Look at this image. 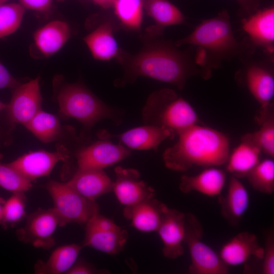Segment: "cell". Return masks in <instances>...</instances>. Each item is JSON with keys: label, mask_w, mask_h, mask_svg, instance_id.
<instances>
[{"label": "cell", "mask_w": 274, "mask_h": 274, "mask_svg": "<svg viewBox=\"0 0 274 274\" xmlns=\"http://www.w3.org/2000/svg\"><path fill=\"white\" fill-rule=\"evenodd\" d=\"M144 34L143 45L136 53L130 54L122 49L116 58L124 74L115 82L122 87L145 77L184 88L187 80L195 76L204 79L211 76L196 63L191 51L179 50L175 43Z\"/></svg>", "instance_id": "6da1fadb"}, {"label": "cell", "mask_w": 274, "mask_h": 274, "mask_svg": "<svg viewBox=\"0 0 274 274\" xmlns=\"http://www.w3.org/2000/svg\"><path fill=\"white\" fill-rule=\"evenodd\" d=\"M229 15L226 10L215 17L202 21L188 36L177 41V47L189 45L196 47V64L210 76L213 68L234 58H246L254 51L249 41H238L233 34Z\"/></svg>", "instance_id": "7a4b0ae2"}, {"label": "cell", "mask_w": 274, "mask_h": 274, "mask_svg": "<svg viewBox=\"0 0 274 274\" xmlns=\"http://www.w3.org/2000/svg\"><path fill=\"white\" fill-rule=\"evenodd\" d=\"M177 134L178 141L163 154L168 169L185 172L195 166L209 167L225 164L230 142L224 133L198 124Z\"/></svg>", "instance_id": "3957f363"}, {"label": "cell", "mask_w": 274, "mask_h": 274, "mask_svg": "<svg viewBox=\"0 0 274 274\" xmlns=\"http://www.w3.org/2000/svg\"><path fill=\"white\" fill-rule=\"evenodd\" d=\"M53 84L60 115L65 118L77 120L85 131L104 119L117 124L120 123L121 113L105 104L84 85L60 82L59 77L55 78Z\"/></svg>", "instance_id": "277c9868"}, {"label": "cell", "mask_w": 274, "mask_h": 274, "mask_svg": "<svg viewBox=\"0 0 274 274\" xmlns=\"http://www.w3.org/2000/svg\"><path fill=\"white\" fill-rule=\"evenodd\" d=\"M145 125L163 127L179 132L198 124L192 106L172 89L163 88L152 92L142 111Z\"/></svg>", "instance_id": "5b68a950"}, {"label": "cell", "mask_w": 274, "mask_h": 274, "mask_svg": "<svg viewBox=\"0 0 274 274\" xmlns=\"http://www.w3.org/2000/svg\"><path fill=\"white\" fill-rule=\"evenodd\" d=\"M46 187L52 199V208L59 218L60 227L71 223L85 224L99 213L95 201L83 196L66 183L50 180Z\"/></svg>", "instance_id": "8992f818"}, {"label": "cell", "mask_w": 274, "mask_h": 274, "mask_svg": "<svg viewBox=\"0 0 274 274\" xmlns=\"http://www.w3.org/2000/svg\"><path fill=\"white\" fill-rule=\"evenodd\" d=\"M203 231L198 218L191 213L186 214L184 244L190 253L191 274H227L226 265L211 247L202 241Z\"/></svg>", "instance_id": "52a82bcc"}, {"label": "cell", "mask_w": 274, "mask_h": 274, "mask_svg": "<svg viewBox=\"0 0 274 274\" xmlns=\"http://www.w3.org/2000/svg\"><path fill=\"white\" fill-rule=\"evenodd\" d=\"M57 226L60 222L53 208L39 209L27 216L25 225L16 234L24 243L48 250L55 244L53 235Z\"/></svg>", "instance_id": "ba28073f"}, {"label": "cell", "mask_w": 274, "mask_h": 274, "mask_svg": "<svg viewBox=\"0 0 274 274\" xmlns=\"http://www.w3.org/2000/svg\"><path fill=\"white\" fill-rule=\"evenodd\" d=\"M244 76L249 92L260 105L259 113L256 117L259 123L273 108V71L265 63L250 61L247 62L244 68Z\"/></svg>", "instance_id": "9c48e42d"}, {"label": "cell", "mask_w": 274, "mask_h": 274, "mask_svg": "<svg viewBox=\"0 0 274 274\" xmlns=\"http://www.w3.org/2000/svg\"><path fill=\"white\" fill-rule=\"evenodd\" d=\"M40 80L37 77L12 89L11 100L5 109L10 123L24 125L42 110Z\"/></svg>", "instance_id": "30bf717a"}, {"label": "cell", "mask_w": 274, "mask_h": 274, "mask_svg": "<svg viewBox=\"0 0 274 274\" xmlns=\"http://www.w3.org/2000/svg\"><path fill=\"white\" fill-rule=\"evenodd\" d=\"M70 156L68 150L64 146L60 145L54 152H29L9 164L32 182L39 178L48 176L59 161H66Z\"/></svg>", "instance_id": "8fae6325"}, {"label": "cell", "mask_w": 274, "mask_h": 274, "mask_svg": "<svg viewBox=\"0 0 274 274\" xmlns=\"http://www.w3.org/2000/svg\"><path fill=\"white\" fill-rule=\"evenodd\" d=\"M79 150L76 153L78 168L104 169L128 157L130 150L119 143L101 139Z\"/></svg>", "instance_id": "7c38bea8"}, {"label": "cell", "mask_w": 274, "mask_h": 274, "mask_svg": "<svg viewBox=\"0 0 274 274\" xmlns=\"http://www.w3.org/2000/svg\"><path fill=\"white\" fill-rule=\"evenodd\" d=\"M115 173L116 179L113 190L117 199L125 207L134 205L154 197L155 190L140 179L137 170L117 166Z\"/></svg>", "instance_id": "4fadbf2b"}, {"label": "cell", "mask_w": 274, "mask_h": 274, "mask_svg": "<svg viewBox=\"0 0 274 274\" xmlns=\"http://www.w3.org/2000/svg\"><path fill=\"white\" fill-rule=\"evenodd\" d=\"M176 133L166 128L145 125L129 129L120 134H112L103 130L99 134L100 139L115 138L128 148L135 150L156 151L160 144L167 139H173Z\"/></svg>", "instance_id": "5bb4252c"}, {"label": "cell", "mask_w": 274, "mask_h": 274, "mask_svg": "<svg viewBox=\"0 0 274 274\" xmlns=\"http://www.w3.org/2000/svg\"><path fill=\"white\" fill-rule=\"evenodd\" d=\"M186 214L168 208L157 230L163 243L162 254L168 259H176L184 253Z\"/></svg>", "instance_id": "9a60e30c"}, {"label": "cell", "mask_w": 274, "mask_h": 274, "mask_svg": "<svg viewBox=\"0 0 274 274\" xmlns=\"http://www.w3.org/2000/svg\"><path fill=\"white\" fill-rule=\"evenodd\" d=\"M244 30L254 47L262 48L268 53L273 52L274 8L270 6L258 10L244 18L242 21Z\"/></svg>", "instance_id": "2e32d148"}, {"label": "cell", "mask_w": 274, "mask_h": 274, "mask_svg": "<svg viewBox=\"0 0 274 274\" xmlns=\"http://www.w3.org/2000/svg\"><path fill=\"white\" fill-rule=\"evenodd\" d=\"M219 255L228 266H236L245 263L252 257L262 260L263 248L259 244L255 234L243 231L224 244Z\"/></svg>", "instance_id": "e0dca14e"}, {"label": "cell", "mask_w": 274, "mask_h": 274, "mask_svg": "<svg viewBox=\"0 0 274 274\" xmlns=\"http://www.w3.org/2000/svg\"><path fill=\"white\" fill-rule=\"evenodd\" d=\"M168 208L155 198L134 205L125 207L123 215L131 225L142 232L157 231L162 217Z\"/></svg>", "instance_id": "ac0fdd59"}, {"label": "cell", "mask_w": 274, "mask_h": 274, "mask_svg": "<svg viewBox=\"0 0 274 274\" xmlns=\"http://www.w3.org/2000/svg\"><path fill=\"white\" fill-rule=\"evenodd\" d=\"M66 183L83 196L95 201L113 190L114 182L102 169L78 168Z\"/></svg>", "instance_id": "d6986e66"}, {"label": "cell", "mask_w": 274, "mask_h": 274, "mask_svg": "<svg viewBox=\"0 0 274 274\" xmlns=\"http://www.w3.org/2000/svg\"><path fill=\"white\" fill-rule=\"evenodd\" d=\"M218 201L222 217L231 225L236 226L248 210V192L239 179L231 176L225 195H219Z\"/></svg>", "instance_id": "ffe728a7"}, {"label": "cell", "mask_w": 274, "mask_h": 274, "mask_svg": "<svg viewBox=\"0 0 274 274\" xmlns=\"http://www.w3.org/2000/svg\"><path fill=\"white\" fill-rule=\"evenodd\" d=\"M114 32L113 23L107 20L83 38L95 59L101 61L116 59L121 49L118 46Z\"/></svg>", "instance_id": "44dd1931"}, {"label": "cell", "mask_w": 274, "mask_h": 274, "mask_svg": "<svg viewBox=\"0 0 274 274\" xmlns=\"http://www.w3.org/2000/svg\"><path fill=\"white\" fill-rule=\"evenodd\" d=\"M226 173L215 166L206 167L194 176L181 177L179 189L183 193L197 191L209 196L221 194L226 182Z\"/></svg>", "instance_id": "7402d4cb"}, {"label": "cell", "mask_w": 274, "mask_h": 274, "mask_svg": "<svg viewBox=\"0 0 274 274\" xmlns=\"http://www.w3.org/2000/svg\"><path fill=\"white\" fill-rule=\"evenodd\" d=\"M83 247H90L110 255H116L124 248L128 238L126 230L119 226L115 229H101L85 224Z\"/></svg>", "instance_id": "603a6c76"}, {"label": "cell", "mask_w": 274, "mask_h": 274, "mask_svg": "<svg viewBox=\"0 0 274 274\" xmlns=\"http://www.w3.org/2000/svg\"><path fill=\"white\" fill-rule=\"evenodd\" d=\"M71 28L65 21L53 20L38 29L33 33L36 47L46 57L60 50L71 37Z\"/></svg>", "instance_id": "cb8c5ba5"}, {"label": "cell", "mask_w": 274, "mask_h": 274, "mask_svg": "<svg viewBox=\"0 0 274 274\" xmlns=\"http://www.w3.org/2000/svg\"><path fill=\"white\" fill-rule=\"evenodd\" d=\"M261 151L246 134L241 143L229 153L225 163L226 170L238 179L245 177L260 161Z\"/></svg>", "instance_id": "d4e9b609"}, {"label": "cell", "mask_w": 274, "mask_h": 274, "mask_svg": "<svg viewBox=\"0 0 274 274\" xmlns=\"http://www.w3.org/2000/svg\"><path fill=\"white\" fill-rule=\"evenodd\" d=\"M143 6L147 15L155 22L146 29L151 32L162 35L165 27L185 22L183 14L168 0H143Z\"/></svg>", "instance_id": "484cf974"}, {"label": "cell", "mask_w": 274, "mask_h": 274, "mask_svg": "<svg viewBox=\"0 0 274 274\" xmlns=\"http://www.w3.org/2000/svg\"><path fill=\"white\" fill-rule=\"evenodd\" d=\"M83 247L82 244H71L57 248L46 261L39 260L37 262L34 267L35 273H65L76 261Z\"/></svg>", "instance_id": "4316f807"}, {"label": "cell", "mask_w": 274, "mask_h": 274, "mask_svg": "<svg viewBox=\"0 0 274 274\" xmlns=\"http://www.w3.org/2000/svg\"><path fill=\"white\" fill-rule=\"evenodd\" d=\"M24 126L37 138L45 143L57 140L63 133L58 117L42 110Z\"/></svg>", "instance_id": "83f0119b"}, {"label": "cell", "mask_w": 274, "mask_h": 274, "mask_svg": "<svg viewBox=\"0 0 274 274\" xmlns=\"http://www.w3.org/2000/svg\"><path fill=\"white\" fill-rule=\"evenodd\" d=\"M115 14L125 29L140 31L143 14V0H115L113 7Z\"/></svg>", "instance_id": "f1b7e54d"}, {"label": "cell", "mask_w": 274, "mask_h": 274, "mask_svg": "<svg viewBox=\"0 0 274 274\" xmlns=\"http://www.w3.org/2000/svg\"><path fill=\"white\" fill-rule=\"evenodd\" d=\"M245 177L255 190L268 195L272 194L274 192L273 158H266L260 161Z\"/></svg>", "instance_id": "f546056e"}, {"label": "cell", "mask_w": 274, "mask_h": 274, "mask_svg": "<svg viewBox=\"0 0 274 274\" xmlns=\"http://www.w3.org/2000/svg\"><path fill=\"white\" fill-rule=\"evenodd\" d=\"M272 109L259 123L260 127L257 131L246 135L253 142L270 158L274 157V115Z\"/></svg>", "instance_id": "4dcf8cb0"}, {"label": "cell", "mask_w": 274, "mask_h": 274, "mask_svg": "<svg viewBox=\"0 0 274 274\" xmlns=\"http://www.w3.org/2000/svg\"><path fill=\"white\" fill-rule=\"evenodd\" d=\"M25 9L18 3L0 5V39L17 30L23 19Z\"/></svg>", "instance_id": "1f68e13d"}, {"label": "cell", "mask_w": 274, "mask_h": 274, "mask_svg": "<svg viewBox=\"0 0 274 274\" xmlns=\"http://www.w3.org/2000/svg\"><path fill=\"white\" fill-rule=\"evenodd\" d=\"M26 203L24 192L12 193L4 205L3 218L0 223L3 227L14 225L24 218L26 215Z\"/></svg>", "instance_id": "d6a6232c"}, {"label": "cell", "mask_w": 274, "mask_h": 274, "mask_svg": "<svg viewBox=\"0 0 274 274\" xmlns=\"http://www.w3.org/2000/svg\"><path fill=\"white\" fill-rule=\"evenodd\" d=\"M3 155L0 152V187L11 192H25L32 186L28 180L9 163L2 162Z\"/></svg>", "instance_id": "836d02e7"}, {"label": "cell", "mask_w": 274, "mask_h": 274, "mask_svg": "<svg viewBox=\"0 0 274 274\" xmlns=\"http://www.w3.org/2000/svg\"><path fill=\"white\" fill-rule=\"evenodd\" d=\"M262 273H274V234L271 229L267 232L265 238V244L263 248Z\"/></svg>", "instance_id": "e575fe53"}, {"label": "cell", "mask_w": 274, "mask_h": 274, "mask_svg": "<svg viewBox=\"0 0 274 274\" xmlns=\"http://www.w3.org/2000/svg\"><path fill=\"white\" fill-rule=\"evenodd\" d=\"M106 270H99L92 264H89L83 259L77 260L73 265L65 272V274H94L108 273Z\"/></svg>", "instance_id": "d590c367"}, {"label": "cell", "mask_w": 274, "mask_h": 274, "mask_svg": "<svg viewBox=\"0 0 274 274\" xmlns=\"http://www.w3.org/2000/svg\"><path fill=\"white\" fill-rule=\"evenodd\" d=\"M25 9L47 13L51 9L53 0H19Z\"/></svg>", "instance_id": "8d00e7d4"}, {"label": "cell", "mask_w": 274, "mask_h": 274, "mask_svg": "<svg viewBox=\"0 0 274 274\" xmlns=\"http://www.w3.org/2000/svg\"><path fill=\"white\" fill-rule=\"evenodd\" d=\"M20 83L0 61V89L10 88L13 89Z\"/></svg>", "instance_id": "74e56055"}, {"label": "cell", "mask_w": 274, "mask_h": 274, "mask_svg": "<svg viewBox=\"0 0 274 274\" xmlns=\"http://www.w3.org/2000/svg\"><path fill=\"white\" fill-rule=\"evenodd\" d=\"M242 12L248 16L259 9L261 4L265 0H235Z\"/></svg>", "instance_id": "f35d334b"}, {"label": "cell", "mask_w": 274, "mask_h": 274, "mask_svg": "<svg viewBox=\"0 0 274 274\" xmlns=\"http://www.w3.org/2000/svg\"><path fill=\"white\" fill-rule=\"evenodd\" d=\"M12 142V128H5L0 125V146H7Z\"/></svg>", "instance_id": "ab89813d"}, {"label": "cell", "mask_w": 274, "mask_h": 274, "mask_svg": "<svg viewBox=\"0 0 274 274\" xmlns=\"http://www.w3.org/2000/svg\"><path fill=\"white\" fill-rule=\"evenodd\" d=\"M94 4L104 9L113 7L115 0H91Z\"/></svg>", "instance_id": "60d3db41"}, {"label": "cell", "mask_w": 274, "mask_h": 274, "mask_svg": "<svg viewBox=\"0 0 274 274\" xmlns=\"http://www.w3.org/2000/svg\"><path fill=\"white\" fill-rule=\"evenodd\" d=\"M5 200L0 196V223L3 218V209Z\"/></svg>", "instance_id": "b9f144b4"}, {"label": "cell", "mask_w": 274, "mask_h": 274, "mask_svg": "<svg viewBox=\"0 0 274 274\" xmlns=\"http://www.w3.org/2000/svg\"><path fill=\"white\" fill-rule=\"evenodd\" d=\"M7 107V104H5L4 102L0 100V112L5 110Z\"/></svg>", "instance_id": "7bdbcfd3"}, {"label": "cell", "mask_w": 274, "mask_h": 274, "mask_svg": "<svg viewBox=\"0 0 274 274\" xmlns=\"http://www.w3.org/2000/svg\"><path fill=\"white\" fill-rule=\"evenodd\" d=\"M9 0H0V5L6 3Z\"/></svg>", "instance_id": "ee69618b"}, {"label": "cell", "mask_w": 274, "mask_h": 274, "mask_svg": "<svg viewBox=\"0 0 274 274\" xmlns=\"http://www.w3.org/2000/svg\"><path fill=\"white\" fill-rule=\"evenodd\" d=\"M58 2H63L65 0H56ZM78 1H80V2H85V0H77Z\"/></svg>", "instance_id": "f6af8a7d"}]
</instances>
